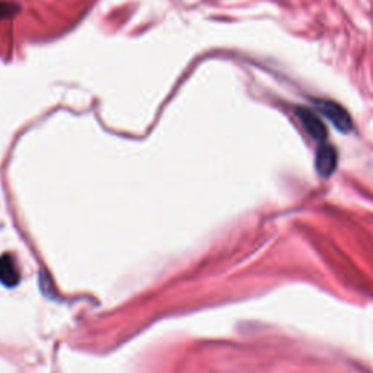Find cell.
Returning <instances> with one entry per match:
<instances>
[{"label": "cell", "mask_w": 373, "mask_h": 373, "mask_svg": "<svg viewBox=\"0 0 373 373\" xmlns=\"http://www.w3.org/2000/svg\"><path fill=\"white\" fill-rule=\"evenodd\" d=\"M316 109L325 117L326 120H330L334 127L343 133H348L353 130V122L352 117L347 112L344 107L334 101H326V100H316L314 101Z\"/></svg>", "instance_id": "6da1fadb"}, {"label": "cell", "mask_w": 373, "mask_h": 373, "mask_svg": "<svg viewBox=\"0 0 373 373\" xmlns=\"http://www.w3.org/2000/svg\"><path fill=\"white\" fill-rule=\"evenodd\" d=\"M296 115H297L299 122L302 123L303 129L307 130V133L314 140H316L318 143L325 142V138H326V129H325L324 123L321 122L319 117L314 111L300 107V108H296Z\"/></svg>", "instance_id": "7a4b0ae2"}, {"label": "cell", "mask_w": 373, "mask_h": 373, "mask_svg": "<svg viewBox=\"0 0 373 373\" xmlns=\"http://www.w3.org/2000/svg\"><path fill=\"white\" fill-rule=\"evenodd\" d=\"M337 162H338V155H337L336 148L325 142L319 143L316 149V158H315L316 171L322 177H330L337 168Z\"/></svg>", "instance_id": "3957f363"}, {"label": "cell", "mask_w": 373, "mask_h": 373, "mask_svg": "<svg viewBox=\"0 0 373 373\" xmlns=\"http://www.w3.org/2000/svg\"><path fill=\"white\" fill-rule=\"evenodd\" d=\"M19 282V270L11 254L0 256V283L13 288Z\"/></svg>", "instance_id": "277c9868"}, {"label": "cell", "mask_w": 373, "mask_h": 373, "mask_svg": "<svg viewBox=\"0 0 373 373\" xmlns=\"http://www.w3.org/2000/svg\"><path fill=\"white\" fill-rule=\"evenodd\" d=\"M19 9L20 6L15 2H9V0H0V20L15 16L19 12Z\"/></svg>", "instance_id": "5b68a950"}]
</instances>
